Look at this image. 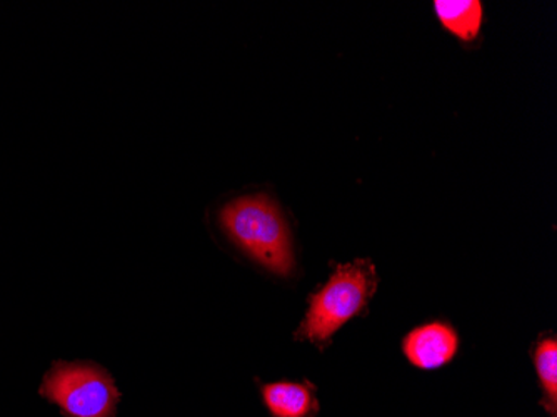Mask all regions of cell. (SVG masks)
Returning <instances> with one entry per match:
<instances>
[{
  "label": "cell",
  "instance_id": "obj_4",
  "mask_svg": "<svg viewBox=\"0 0 557 417\" xmlns=\"http://www.w3.org/2000/svg\"><path fill=\"white\" fill-rule=\"evenodd\" d=\"M458 332L444 322H431L412 329L403 341V351L416 368L436 369L458 353Z\"/></svg>",
  "mask_w": 557,
  "mask_h": 417
},
{
  "label": "cell",
  "instance_id": "obj_5",
  "mask_svg": "<svg viewBox=\"0 0 557 417\" xmlns=\"http://www.w3.org/2000/svg\"><path fill=\"white\" fill-rule=\"evenodd\" d=\"M262 400L274 417H314L319 409L309 382H272L262 385Z\"/></svg>",
  "mask_w": 557,
  "mask_h": 417
},
{
  "label": "cell",
  "instance_id": "obj_7",
  "mask_svg": "<svg viewBox=\"0 0 557 417\" xmlns=\"http://www.w3.org/2000/svg\"><path fill=\"white\" fill-rule=\"evenodd\" d=\"M534 363L546 396V409L556 413L557 406V341L554 335L541 339L534 349Z\"/></svg>",
  "mask_w": 557,
  "mask_h": 417
},
{
  "label": "cell",
  "instance_id": "obj_3",
  "mask_svg": "<svg viewBox=\"0 0 557 417\" xmlns=\"http://www.w3.org/2000/svg\"><path fill=\"white\" fill-rule=\"evenodd\" d=\"M39 393L67 417H114L121 400L112 376L92 363H55Z\"/></svg>",
  "mask_w": 557,
  "mask_h": 417
},
{
  "label": "cell",
  "instance_id": "obj_2",
  "mask_svg": "<svg viewBox=\"0 0 557 417\" xmlns=\"http://www.w3.org/2000/svg\"><path fill=\"white\" fill-rule=\"evenodd\" d=\"M377 287V275L371 260H354L337 266L334 274L311 297L306 319L297 338L324 346L347 321L364 309Z\"/></svg>",
  "mask_w": 557,
  "mask_h": 417
},
{
  "label": "cell",
  "instance_id": "obj_6",
  "mask_svg": "<svg viewBox=\"0 0 557 417\" xmlns=\"http://www.w3.org/2000/svg\"><path fill=\"white\" fill-rule=\"evenodd\" d=\"M441 24L466 42L478 37L483 24V4L479 0H437L434 2Z\"/></svg>",
  "mask_w": 557,
  "mask_h": 417
},
{
  "label": "cell",
  "instance_id": "obj_1",
  "mask_svg": "<svg viewBox=\"0 0 557 417\" xmlns=\"http://www.w3.org/2000/svg\"><path fill=\"white\" fill-rule=\"evenodd\" d=\"M221 224L231 240L274 274L289 275L294 260L293 240L277 204L264 194L244 196L225 204Z\"/></svg>",
  "mask_w": 557,
  "mask_h": 417
}]
</instances>
